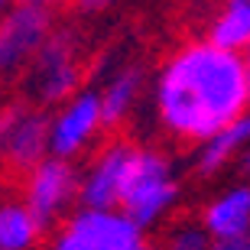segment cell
<instances>
[{"label": "cell", "mask_w": 250, "mask_h": 250, "mask_svg": "<svg viewBox=\"0 0 250 250\" xmlns=\"http://www.w3.org/2000/svg\"><path fill=\"white\" fill-rule=\"evenodd\" d=\"M159 127L179 143L202 140L250 111V72L244 52L192 39L163 62L153 84Z\"/></svg>", "instance_id": "obj_1"}, {"label": "cell", "mask_w": 250, "mask_h": 250, "mask_svg": "<svg viewBox=\"0 0 250 250\" xmlns=\"http://www.w3.org/2000/svg\"><path fill=\"white\" fill-rule=\"evenodd\" d=\"M56 250H143L146 228H140L121 205H78L56 224Z\"/></svg>", "instance_id": "obj_2"}, {"label": "cell", "mask_w": 250, "mask_h": 250, "mask_svg": "<svg viewBox=\"0 0 250 250\" xmlns=\"http://www.w3.org/2000/svg\"><path fill=\"white\" fill-rule=\"evenodd\" d=\"M179 202V182L172 176V163L166 153L153 146H137L130 176L121 195V208L140 224V228H156Z\"/></svg>", "instance_id": "obj_3"}, {"label": "cell", "mask_w": 250, "mask_h": 250, "mask_svg": "<svg viewBox=\"0 0 250 250\" xmlns=\"http://www.w3.org/2000/svg\"><path fill=\"white\" fill-rule=\"evenodd\" d=\"M82 46L72 29H52L29 62V91L42 104H62L82 84Z\"/></svg>", "instance_id": "obj_4"}, {"label": "cell", "mask_w": 250, "mask_h": 250, "mask_svg": "<svg viewBox=\"0 0 250 250\" xmlns=\"http://www.w3.org/2000/svg\"><path fill=\"white\" fill-rule=\"evenodd\" d=\"M78 179L82 172L75 169V159L52 156V153L39 159L29 172H23V202L46 224V231L56 228L78 202Z\"/></svg>", "instance_id": "obj_5"}, {"label": "cell", "mask_w": 250, "mask_h": 250, "mask_svg": "<svg viewBox=\"0 0 250 250\" xmlns=\"http://www.w3.org/2000/svg\"><path fill=\"white\" fill-rule=\"evenodd\" d=\"M52 33L49 7L17 0L0 13V75H17L29 68L33 56Z\"/></svg>", "instance_id": "obj_6"}, {"label": "cell", "mask_w": 250, "mask_h": 250, "mask_svg": "<svg viewBox=\"0 0 250 250\" xmlns=\"http://www.w3.org/2000/svg\"><path fill=\"white\" fill-rule=\"evenodd\" d=\"M104 114H101V94L98 91H75L65 98L56 117H49V153L52 156L75 159L101 137Z\"/></svg>", "instance_id": "obj_7"}, {"label": "cell", "mask_w": 250, "mask_h": 250, "mask_svg": "<svg viewBox=\"0 0 250 250\" xmlns=\"http://www.w3.org/2000/svg\"><path fill=\"white\" fill-rule=\"evenodd\" d=\"M133 153L137 146L127 140H111L107 146L98 149V156L88 163V169L78 179V205H101V208L121 205Z\"/></svg>", "instance_id": "obj_8"}, {"label": "cell", "mask_w": 250, "mask_h": 250, "mask_svg": "<svg viewBox=\"0 0 250 250\" xmlns=\"http://www.w3.org/2000/svg\"><path fill=\"white\" fill-rule=\"evenodd\" d=\"M202 224L214 247L250 250V186H231L205 205Z\"/></svg>", "instance_id": "obj_9"}, {"label": "cell", "mask_w": 250, "mask_h": 250, "mask_svg": "<svg viewBox=\"0 0 250 250\" xmlns=\"http://www.w3.org/2000/svg\"><path fill=\"white\" fill-rule=\"evenodd\" d=\"M46 156H49V117L42 111L20 107L17 121H13L3 146H0V163L10 172L23 176Z\"/></svg>", "instance_id": "obj_10"}, {"label": "cell", "mask_w": 250, "mask_h": 250, "mask_svg": "<svg viewBox=\"0 0 250 250\" xmlns=\"http://www.w3.org/2000/svg\"><path fill=\"white\" fill-rule=\"evenodd\" d=\"M247 146H250V111L198 143V153H195L198 176H218L221 169L231 166L234 159H241V153Z\"/></svg>", "instance_id": "obj_11"}, {"label": "cell", "mask_w": 250, "mask_h": 250, "mask_svg": "<svg viewBox=\"0 0 250 250\" xmlns=\"http://www.w3.org/2000/svg\"><path fill=\"white\" fill-rule=\"evenodd\" d=\"M140 91H143V72L140 68H121L111 75V82L101 91V114L104 127H121L127 121L133 107L140 104Z\"/></svg>", "instance_id": "obj_12"}, {"label": "cell", "mask_w": 250, "mask_h": 250, "mask_svg": "<svg viewBox=\"0 0 250 250\" xmlns=\"http://www.w3.org/2000/svg\"><path fill=\"white\" fill-rule=\"evenodd\" d=\"M46 234V224L39 221L33 208L23 198L0 202V250H29Z\"/></svg>", "instance_id": "obj_13"}, {"label": "cell", "mask_w": 250, "mask_h": 250, "mask_svg": "<svg viewBox=\"0 0 250 250\" xmlns=\"http://www.w3.org/2000/svg\"><path fill=\"white\" fill-rule=\"evenodd\" d=\"M208 39L231 52L250 49V3L247 0H228L208 23Z\"/></svg>", "instance_id": "obj_14"}, {"label": "cell", "mask_w": 250, "mask_h": 250, "mask_svg": "<svg viewBox=\"0 0 250 250\" xmlns=\"http://www.w3.org/2000/svg\"><path fill=\"white\" fill-rule=\"evenodd\" d=\"M169 244L179 250H202L211 244V237H208V231H205V224L198 221H186V224H176L172 231H169Z\"/></svg>", "instance_id": "obj_15"}, {"label": "cell", "mask_w": 250, "mask_h": 250, "mask_svg": "<svg viewBox=\"0 0 250 250\" xmlns=\"http://www.w3.org/2000/svg\"><path fill=\"white\" fill-rule=\"evenodd\" d=\"M17 114H20V104H13V107H0V146H3L10 127H13V121H17Z\"/></svg>", "instance_id": "obj_16"}, {"label": "cell", "mask_w": 250, "mask_h": 250, "mask_svg": "<svg viewBox=\"0 0 250 250\" xmlns=\"http://www.w3.org/2000/svg\"><path fill=\"white\" fill-rule=\"evenodd\" d=\"M117 0H75V7L82 10V13H101V10L114 7Z\"/></svg>", "instance_id": "obj_17"}, {"label": "cell", "mask_w": 250, "mask_h": 250, "mask_svg": "<svg viewBox=\"0 0 250 250\" xmlns=\"http://www.w3.org/2000/svg\"><path fill=\"white\" fill-rule=\"evenodd\" d=\"M237 163H241V172H244V176H250V146L241 153V159H237Z\"/></svg>", "instance_id": "obj_18"}, {"label": "cell", "mask_w": 250, "mask_h": 250, "mask_svg": "<svg viewBox=\"0 0 250 250\" xmlns=\"http://www.w3.org/2000/svg\"><path fill=\"white\" fill-rule=\"evenodd\" d=\"M29 3H39V7H49V10H52V7H59V3H65V0H29Z\"/></svg>", "instance_id": "obj_19"}, {"label": "cell", "mask_w": 250, "mask_h": 250, "mask_svg": "<svg viewBox=\"0 0 250 250\" xmlns=\"http://www.w3.org/2000/svg\"><path fill=\"white\" fill-rule=\"evenodd\" d=\"M13 3H17V0H0V13H3L7 7H13Z\"/></svg>", "instance_id": "obj_20"}, {"label": "cell", "mask_w": 250, "mask_h": 250, "mask_svg": "<svg viewBox=\"0 0 250 250\" xmlns=\"http://www.w3.org/2000/svg\"><path fill=\"white\" fill-rule=\"evenodd\" d=\"M244 59H247V72H250V49H247V52H244Z\"/></svg>", "instance_id": "obj_21"}, {"label": "cell", "mask_w": 250, "mask_h": 250, "mask_svg": "<svg viewBox=\"0 0 250 250\" xmlns=\"http://www.w3.org/2000/svg\"><path fill=\"white\" fill-rule=\"evenodd\" d=\"M247 3H250V0H247Z\"/></svg>", "instance_id": "obj_22"}]
</instances>
